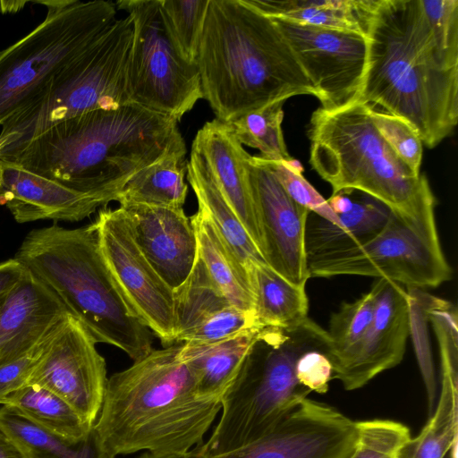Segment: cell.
<instances>
[{"label": "cell", "mask_w": 458, "mask_h": 458, "mask_svg": "<svg viewBox=\"0 0 458 458\" xmlns=\"http://www.w3.org/2000/svg\"><path fill=\"white\" fill-rule=\"evenodd\" d=\"M177 152L186 153L178 122L130 103L64 120L6 161L74 191L116 201L131 176Z\"/></svg>", "instance_id": "6da1fadb"}, {"label": "cell", "mask_w": 458, "mask_h": 458, "mask_svg": "<svg viewBox=\"0 0 458 458\" xmlns=\"http://www.w3.org/2000/svg\"><path fill=\"white\" fill-rule=\"evenodd\" d=\"M358 101L409 123L428 148L458 121V64L439 50L420 0H377Z\"/></svg>", "instance_id": "7a4b0ae2"}, {"label": "cell", "mask_w": 458, "mask_h": 458, "mask_svg": "<svg viewBox=\"0 0 458 458\" xmlns=\"http://www.w3.org/2000/svg\"><path fill=\"white\" fill-rule=\"evenodd\" d=\"M195 64L203 98L224 123L294 96L318 99L276 23L242 0L208 1Z\"/></svg>", "instance_id": "3957f363"}, {"label": "cell", "mask_w": 458, "mask_h": 458, "mask_svg": "<svg viewBox=\"0 0 458 458\" xmlns=\"http://www.w3.org/2000/svg\"><path fill=\"white\" fill-rule=\"evenodd\" d=\"M182 344L153 349L107 379L95 428L115 456L189 452L203 443L221 401L199 396Z\"/></svg>", "instance_id": "277c9868"}, {"label": "cell", "mask_w": 458, "mask_h": 458, "mask_svg": "<svg viewBox=\"0 0 458 458\" xmlns=\"http://www.w3.org/2000/svg\"><path fill=\"white\" fill-rule=\"evenodd\" d=\"M14 259L62 301L97 344L114 345L134 361L153 350L150 330L116 288L90 225L32 230Z\"/></svg>", "instance_id": "5b68a950"}, {"label": "cell", "mask_w": 458, "mask_h": 458, "mask_svg": "<svg viewBox=\"0 0 458 458\" xmlns=\"http://www.w3.org/2000/svg\"><path fill=\"white\" fill-rule=\"evenodd\" d=\"M327 345V330L309 318L290 328L265 327L221 397L217 425L193 450L219 455L269 433L310 393L297 379L298 359L310 349Z\"/></svg>", "instance_id": "8992f818"}, {"label": "cell", "mask_w": 458, "mask_h": 458, "mask_svg": "<svg viewBox=\"0 0 458 458\" xmlns=\"http://www.w3.org/2000/svg\"><path fill=\"white\" fill-rule=\"evenodd\" d=\"M310 163L333 193L355 190L390 208L412 212L435 199L424 174L405 165L384 140L369 115V105L355 101L310 117Z\"/></svg>", "instance_id": "52a82bcc"}, {"label": "cell", "mask_w": 458, "mask_h": 458, "mask_svg": "<svg viewBox=\"0 0 458 458\" xmlns=\"http://www.w3.org/2000/svg\"><path fill=\"white\" fill-rule=\"evenodd\" d=\"M132 33L128 15L115 19L13 112L1 125L0 159H11L29 141L64 120L130 104L127 68Z\"/></svg>", "instance_id": "ba28073f"}, {"label": "cell", "mask_w": 458, "mask_h": 458, "mask_svg": "<svg viewBox=\"0 0 458 458\" xmlns=\"http://www.w3.org/2000/svg\"><path fill=\"white\" fill-rule=\"evenodd\" d=\"M33 3L47 7L44 21L0 50V125L116 19V5L111 1Z\"/></svg>", "instance_id": "9c48e42d"}, {"label": "cell", "mask_w": 458, "mask_h": 458, "mask_svg": "<svg viewBox=\"0 0 458 458\" xmlns=\"http://www.w3.org/2000/svg\"><path fill=\"white\" fill-rule=\"evenodd\" d=\"M436 199L412 212L391 209L370 240L342 251L307 260L310 277L340 275L391 280L405 287H437L452 278L435 218Z\"/></svg>", "instance_id": "30bf717a"}, {"label": "cell", "mask_w": 458, "mask_h": 458, "mask_svg": "<svg viewBox=\"0 0 458 458\" xmlns=\"http://www.w3.org/2000/svg\"><path fill=\"white\" fill-rule=\"evenodd\" d=\"M115 5L132 22L127 68L131 103L179 122L203 98L196 64L185 60L173 44L158 0H121Z\"/></svg>", "instance_id": "8fae6325"}, {"label": "cell", "mask_w": 458, "mask_h": 458, "mask_svg": "<svg viewBox=\"0 0 458 458\" xmlns=\"http://www.w3.org/2000/svg\"><path fill=\"white\" fill-rule=\"evenodd\" d=\"M90 225L105 264L131 312L165 347L175 344L174 292L143 255L123 208L101 209Z\"/></svg>", "instance_id": "7c38bea8"}, {"label": "cell", "mask_w": 458, "mask_h": 458, "mask_svg": "<svg viewBox=\"0 0 458 458\" xmlns=\"http://www.w3.org/2000/svg\"><path fill=\"white\" fill-rule=\"evenodd\" d=\"M271 19L318 90L320 107L333 110L358 100L367 66L366 36Z\"/></svg>", "instance_id": "4fadbf2b"}, {"label": "cell", "mask_w": 458, "mask_h": 458, "mask_svg": "<svg viewBox=\"0 0 458 458\" xmlns=\"http://www.w3.org/2000/svg\"><path fill=\"white\" fill-rule=\"evenodd\" d=\"M96 344L84 326L70 313L28 383L61 396L91 424L99 415L108 379L106 360Z\"/></svg>", "instance_id": "5bb4252c"}, {"label": "cell", "mask_w": 458, "mask_h": 458, "mask_svg": "<svg viewBox=\"0 0 458 458\" xmlns=\"http://www.w3.org/2000/svg\"><path fill=\"white\" fill-rule=\"evenodd\" d=\"M357 439L356 421L334 407L304 399L269 433L234 451L190 458H346Z\"/></svg>", "instance_id": "9a60e30c"}, {"label": "cell", "mask_w": 458, "mask_h": 458, "mask_svg": "<svg viewBox=\"0 0 458 458\" xmlns=\"http://www.w3.org/2000/svg\"><path fill=\"white\" fill-rule=\"evenodd\" d=\"M250 178L261 225L266 263L291 284L310 278L305 228L310 210L295 202L258 156H250Z\"/></svg>", "instance_id": "2e32d148"}, {"label": "cell", "mask_w": 458, "mask_h": 458, "mask_svg": "<svg viewBox=\"0 0 458 458\" xmlns=\"http://www.w3.org/2000/svg\"><path fill=\"white\" fill-rule=\"evenodd\" d=\"M373 285L377 292L373 321L360 342L334 366L333 378L350 391L397 366L411 334L407 288L385 278Z\"/></svg>", "instance_id": "e0dca14e"}, {"label": "cell", "mask_w": 458, "mask_h": 458, "mask_svg": "<svg viewBox=\"0 0 458 458\" xmlns=\"http://www.w3.org/2000/svg\"><path fill=\"white\" fill-rule=\"evenodd\" d=\"M143 255L173 290L190 276L198 259L194 228L183 208L120 205Z\"/></svg>", "instance_id": "ac0fdd59"}, {"label": "cell", "mask_w": 458, "mask_h": 458, "mask_svg": "<svg viewBox=\"0 0 458 458\" xmlns=\"http://www.w3.org/2000/svg\"><path fill=\"white\" fill-rule=\"evenodd\" d=\"M0 162V203L6 206L18 223L45 219L78 222L112 201L106 196L70 189L14 162Z\"/></svg>", "instance_id": "d6986e66"}, {"label": "cell", "mask_w": 458, "mask_h": 458, "mask_svg": "<svg viewBox=\"0 0 458 458\" xmlns=\"http://www.w3.org/2000/svg\"><path fill=\"white\" fill-rule=\"evenodd\" d=\"M191 148L202 157L223 196L264 259L265 244L250 178V154L227 123L207 122L196 133Z\"/></svg>", "instance_id": "ffe728a7"}, {"label": "cell", "mask_w": 458, "mask_h": 458, "mask_svg": "<svg viewBox=\"0 0 458 458\" xmlns=\"http://www.w3.org/2000/svg\"><path fill=\"white\" fill-rule=\"evenodd\" d=\"M174 292L175 344H211L254 327H263L254 312L239 309L216 287L199 258L188 279Z\"/></svg>", "instance_id": "44dd1931"}, {"label": "cell", "mask_w": 458, "mask_h": 458, "mask_svg": "<svg viewBox=\"0 0 458 458\" xmlns=\"http://www.w3.org/2000/svg\"><path fill=\"white\" fill-rule=\"evenodd\" d=\"M69 314L62 301L27 269L0 309V365L30 351Z\"/></svg>", "instance_id": "7402d4cb"}, {"label": "cell", "mask_w": 458, "mask_h": 458, "mask_svg": "<svg viewBox=\"0 0 458 458\" xmlns=\"http://www.w3.org/2000/svg\"><path fill=\"white\" fill-rule=\"evenodd\" d=\"M352 208L338 215L340 227L310 212L305 228L306 259L365 243L385 225L391 209L380 200L350 190Z\"/></svg>", "instance_id": "603a6c76"}, {"label": "cell", "mask_w": 458, "mask_h": 458, "mask_svg": "<svg viewBox=\"0 0 458 458\" xmlns=\"http://www.w3.org/2000/svg\"><path fill=\"white\" fill-rule=\"evenodd\" d=\"M264 327H254L211 344H182L180 354L193 376L199 396L221 401Z\"/></svg>", "instance_id": "cb8c5ba5"}, {"label": "cell", "mask_w": 458, "mask_h": 458, "mask_svg": "<svg viewBox=\"0 0 458 458\" xmlns=\"http://www.w3.org/2000/svg\"><path fill=\"white\" fill-rule=\"evenodd\" d=\"M270 18L357 32L367 37L377 0H242Z\"/></svg>", "instance_id": "d4e9b609"}, {"label": "cell", "mask_w": 458, "mask_h": 458, "mask_svg": "<svg viewBox=\"0 0 458 458\" xmlns=\"http://www.w3.org/2000/svg\"><path fill=\"white\" fill-rule=\"evenodd\" d=\"M190 220L196 233L198 258L213 284L233 305L254 312V298L245 267L202 209L198 208Z\"/></svg>", "instance_id": "484cf974"}, {"label": "cell", "mask_w": 458, "mask_h": 458, "mask_svg": "<svg viewBox=\"0 0 458 458\" xmlns=\"http://www.w3.org/2000/svg\"><path fill=\"white\" fill-rule=\"evenodd\" d=\"M0 428L21 448L27 458H115L103 444L95 424L79 439L55 435L30 421L15 408H0Z\"/></svg>", "instance_id": "4316f807"}, {"label": "cell", "mask_w": 458, "mask_h": 458, "mask_svg": "<svg viewBox=\"0 0 458 458\" xmlns=\"http://www.w3.org/2000/svg\"><path fill=\"white\" fill-rule=\"evenodd\" d=\"M245 268L254 298V314L261 326L290 328L308 318L305 287L291 284L266 263L250 262Z\"/></svg>", "instance_id": "83f0119b"}, {"label": "cell", "mask_w": 458, "mask_h": 458, "mask_svg": "<svg viewBox=\"0 0 458 458\" xmlns=\"http://www.w3.org/2000/svg\"><path fill=\"white\" fill-rule=\"evenodd\" d=\"M186 177L196 195L199 208L208 215L242 265L246 267L250 262L266 263L252 239L223 196L202 157L192 148L190 161L187 162Z\"/></svg>", "instance_id": "f1b7e54d"}, {"label": "cell", "mask_w": 458, "mask_h": 458, "mask_svg": "<svg viewBox=\"0 0 458 458\" xmlns=\"http://www.w3.org/2000/svg\"><path fill=\"white\" fill-rule=\"evenodd\" d=\"M186 153L169 154L131 176L118 192L120 205L183 208L188 192Z\"/></svg>", "instance_id": "f546056e"}, {"label": "cell", "mask_w": 458, "mask_h": 458, "mask_svg": "<svg viewBox=\"0 0 458 458\" xmlns=\"http://www.w3.org/2000/svg\"><path fill=\"white\" fill-rule=\"evenodd\" d=\"M437 402L428 423L403 446L398 458H444L458 443V372L441 370Z\"/></svg>", "instance_id": "4dcf8cb0"}, {"label": "cell", "mask_w": 458, "mask_h": 458, "mask_svg": "<svg viewBox=\"0 0 458 458\" xmlns=\"http://www.w3.org/2000/svg\"><path fill=\"white\" fill-rule=\"evenodd\" d=\"M39 427L68 439L84 437L94 424L88 422L68 402L52 391L29 385L5 403Z\"/></svg>", "instance_id": "1f68e13d"}, {"label": "cell", "mask_w": 458, "mask_h": 458, "mask_svg": "<svg viewBox=\"0 0 458 458\" xmlns=\"http://www.w3.org/2000/svg\"><path fill=\"white\" fill-rule=\"evenodd\" d=\"M284 102H274L227 123L242 146L259 149V157L268 161L280 162L292 158L282 131Z\"/></svg>", "instance_id": "d6a6232c"}, {"label": "cell", "mask_w": 458, "mask_h": 458, "mask_svg": "<svg viewBox=\"0 0 458 458\" xmlns=\"http://www.w3.org/2000/svg\"><path fill=\"white\" fill-rule=\"evenodd\" d=\"M377 292L374 285L352 302H344L331 315L328 330L331 360L334 366L363 337L370 327L376 310Z\"/></svg>", "instance_id": "836d02e7"}, {"label": "cell", "mask_w": 458, "mask_h": 458, "mask_svg": "<svg viewBox=\"0 0 458 458\" xmlns=\"http://www.w3.org/2000/svg\"><path fill=\"white\" fill-rule=\"evenodd\" d=\"M209 0H158L165 28L180 55L195 64Z\"/></svg>", "instance_id": "e575fe53"}, {"label": "cell", "mask_w": 458, "mask_h": 458, "mask_svg": "<svg viewBox=\"0 0 458 458\" xmlns=\"http://www.w3.org/2000/svg\"><path fill=\"white\" fill-rule=\"evenodd\" d=\"M357 439L346 458H398L411 439L404 424L391 420L356 421Z\"/></svg>", "instance_id": "d590c367"}, {"label": "cell", "mask_w": 458, "mask_h": 458, "mask_svg": "<svg viewBox=\"0 0 458 458\" xmlns=\"http://www.w3.org/2000/svg\"><path fill=\"white\" fill-rule=\"evenodd\" d=\"M369 115L378 132L398 157L415 174H420L423 144L413 127L401 117L376 110L369 106Z\"/></svg>", "instance_id": "8d00e7d4"}, {"label": "cell", "mask_w": 458, "mask_h": 458, "mask_svg": "<svg viewBox=\"0 0 458 458\" xmlns=\"http://www.w3.org/2000/svg\"><path fill=\"white\" fill-rule=\"evenodd\" d=\"M441 53L458 64V1L420 0Z\"/></svg>", "instance_id": "74e56055"}, {"label": "cell", "mask_w": 458, "mask_h": 458, "mask_svg": "<svg viewBox=\"0 0 458 458\" xmlns=\"http://www.w3.org/2000/svg\"><path fill=\"white\" fill-rule=\"evenodd\" d=\"M259 157L273 172L285 191L295 202L340 227L339 216L331 209L327 200L304 178L302 174L291 171L282 161L274 162Z\"/></svg>", "instance_id": "f35d334b"}, {"label": "cell", "mask_w": 458, "mask_h": 458, "mask_svg": "<svg viewBox=\"0 0 458 458\" xmlns=\"http://www.w3.org/2000/svg\"><path fill=\"white\" fill-rule=\"evenodd\" d=\"M64 322L30 351L0 365V404L4 405L12 395L28 386L29 380L42 359L47 347Z\"/></svg>", "instance_id": "ab89813d"}, {"label": "cell", "mask_w": 458, "mask_h": 458, "mask_svg": "<svg viewBox=\"0 0 458 458\" xmlns=\"http://www.w3.org/2000/svg\"><path fill=\"white\" fill-rule=\"evenodd\" d=\"M333 375L330 345L310 349L303 352L297 360V379L310 392L326 394Z\"/></svg>", "instance_id": "60d3db41"}, {"label": "cell", "mask_w": 458, "mask_h": 458, "mask_svg": "<svg viewBox=\"0 0 458 458\" xmlns=\"http://www.w3.org/2000/svg\"><path fill=\"white\" fill-rule=\"evenodd\" d=\"M27 268L16 259L0 262V309L23 277Z\"/></svg>", "instance_id": "b9f144b4"}, {"label": "cell", "mask_w": 458, "mask_h": 458, "mask_svg": "<svg viewBox=\"0 0 458 458\" xmlns=\"http://www.w3.org/2000/svg\"><path fill=\"white\" fill-rule=\"evenodd\" d=\"M0 458H27L19 445L1 428Z\"/></svg>", "instance_id": "7bdbcfd3"}, {"label": "cell", "mask_w": 458, "mask_h": 458, "mask_svg": "<svg viewBox=\"0 0 458 458\" xmlns=\"http://www.w3.org/2000/svg\"><path fill=\"white\" fill-rule=\"evenodd\" d=\"M327 200L331 209L337 216L347 213L352 206V199L351 197L350 190H344L333 193L332 196Z\"/></svg>", "instance_id": "ee69618b"}, {"label": "cell", "mask_w": 458, "mask_h": 458, "mask_svg": "<svg viewBox=\"0 0 458 458\" xmlns=\"http://www.w3.org/2000/svg\"><path fill=\"white\" fill-rule=\"evenodd\" d=\"M139 458H190L189 452H145Z\"/></svg>", "instance_id": "f6af8a7d"}, {"label": "cell", "mask_w": 458, "mask_h": 458, "mask_svg": "<svg viewBox=\"0 0 458 458\" xmlns=\"http://www.w3.org/2000/svg\"><path fill=\"white\" fill-rule=\"evenodd\" d=\"M28 1H3L0 0V11L2 13H14L21 10Z\"/></svg>", "instance_id": "bcb514c9"}, {"label": "cell", "mask_w": 458, "mask_h": 458, "mask_svg": "<svg viewBox=\"0 0 458 458\" xmlns=\"http://www.w3.org/2000/svg\"><path fill=\"white\" fill-rule=\"evenodd\" d=\"M282 162L291 171H293L296 174H302V172H303L302 165L298 160L294 159L293 157H292L290 160L282 161Z\"/></svg>", "instance_id": "7dc6e473"}, {"label": "cell", "mask_w": 458, "mask_h": 458, "mask_svg": "<svg viewBox=\"0 0 458 458\" xmlns=\"http://www.w3.org/2000/svg\"><path fill=\"white\" fill-rule=\"evenodd\" d=\"M2 167H1V162H0V194L2 191Z\"/></svg>", "instance_id": "c3c4849f"}, {"label": "cell", "mask_w": 458, "mask_h": 458, "mask_svg": "<svg viewBox=\"0 0 458 458\" xmlns=\"http://www.w3.org/2000/svg\"><path fill=\"white\" fill-rule=\"evenodd\" d=\"M1 149H2V143L0 142V151H1Z\"/></svg>", "instance_id": "681fc988"}]
</instances>
